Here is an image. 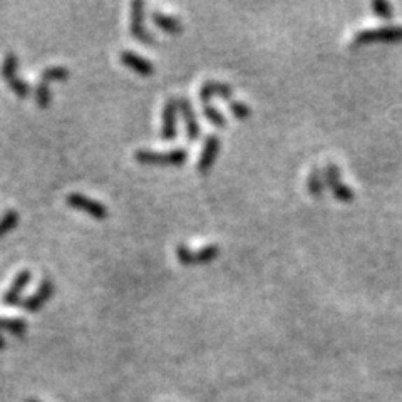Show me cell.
Returning a JSON list of instances; mask_svg holds the SVG:
<instances>
[{
    "instance_id": "6da1fadb",
    "label": "cell",
    "mask_w": 402,
    "mask_h": 402,
    "mask_svg": "<svg viewBox=\"0 0 402 402\" xmlns=\"http://www.w3.org/2000/svg\"><path fill=\"white\" fill-rule=\"evenodd\" d=\"M379 42H384V44H397V42H402V25H389V27L359 31L352 39V47L379 44Z\"/></svg>"
},
{
    "instance_id": "7a4b0ae2",
    "label": "cell",
    "mask_w": 402,
    "mask_h": 402,
    "mask_svg": "<svg viewBox=\"0 0 402 402\" xmlns=\"http://www.w3.org/2000/svg\"><path fill=\"white\" fill-rule=\"evenodd\" d=\"M136 161L139 165L148 166H181L186 161L188 153L186 149H173V151L166 153H156L148 151V149H139L136 151Z\"/></svg>"
},
{
    "instance_id": "3957f363",
    "label": "cell",
    "mask_w": 402,
    "mask_h": 402,
    "mask_svg": "<svg viewBox=\"0 0 402 402\" xmlns=\"http://www.w3.org/2000/svg\"><path fill=\"white\" fill-rule=\"evenodd\" d=\"M2 76L8 84V88L15 92L17 97L25 99L31 96V85H29L19 76V59L14 53H8L2 62Z\"/></svg>"
},
{
    "instance_id": "277c9868",
    "label": "cell",
    "mask_w": 402,
    "mask_h": 402,
    "mask_svg": "<svg viewBox=\"0 0 402 402\" xmlns=\"http://www.w3.org/2000/svg\"><path fill=\"white\" fill-rule=\"evenodd\" d=\"M130 32L136 41L144 46H155L156 39L151 32L144 27V4L136 0L131 4V19H130Z\"/></svg>"
},
{
    "instance_id": "5b68a950",
    "label": "cell",
    "mask_w": 402,
    "mask_h": 402,
    "mask_svg": "<svg viewBox=\"0 0 402 402\" xmlns=\"http://www.w3.org/2000/svg\"><path fill=\"white\" fill-rule=\"evenodd\" d=\"M66 203L69 205L71 208L79 209V212H84L85 215H89L94 220H106L109 216L108 208L101 203V201L89 198V196L81 195V193H71L66 198Z\"/></svg>"
},
{
    "instance_id": "8992f818",
    "label": "cell",
    "mask_w": 402,
    "mask_h": 402,
    "mask_svg": "<svg viewBox=\"0 0 402 402\" xmlns=\"http://www.w3.org/2000/svg\"><path fill=\"white\" fill-rule=\"evenodd\" d=\"M218 254H220V247L218 245H208L201 248V250H191L185 245H178L176 248V258L183 265L209 263L216 258Z\"/></svg>"
},
{
    "instance_id": "52a82bcc",
    "label": "cell",
    "mask_w": 402,
    "mask_h": 402,
    "mask_svg": "<svg viewBox=\"0 0 402 402\" xmlns=\"http://www.w3.org/2000/svg\"><path fill=\"white\" fill-rule=\"evenodd\" d=\"M324 176L325 183H327V186L331 188V191L337 200L342 201V203H350V201L354 200V196L356 195H354L352 188L345 185V183L340 179L339 166L333 165V162H328L324 169Z\"/></svg>"
},
{
    "instance_id": "ba28073f",
    "label": "cell",
    "mask_w": 402,
    "mask_h": 402,
    "mask_svg": "<svg viewBox=\"0 0 402 402\" xmlns=\"http://www.w3.org/2000/svg\"><path fill=\"white\" fill-rule=\"evenodd\" d=\"M55 292V285L54 282L49 279V277H46V279H42V282L37 286V290L34 292L31 297L27 298V300H24V310L25 312H31V314H36V312H39L42 307L46 305L47 302L53 298V295Z\"/></svg>"
},
{
    "instance_id": "9c48e42d",
    "label": "cell",
    "mask_w": 402,
    "mask_h": 402,
    "mask_svg": "<svg viewBox=\"0 0 402 402\" xmlns=\"http://www.w3.org/2000/svg\"><path fill=\"white\" fill-rule=\"evenodd\" d=\"M178 99L171 97L166 101L165 108H162V126H161V139L173 141L178 136Z\"/></svg>"
},
{
    "instance_id": "30bf717a",
    "label": "cell",
    "mask_w": 402,
    "mask_h": 402,
    "mask_svg": "<svg viewBox=\"0 0 402 402\" xmlns=\"http://www.w3.org/2000/svg\"><path fill=\"white\" fill-rule=\"evenodd\" d=\"M178 108L183 116V121H185L188 141H196L201 136V127L198 119H196L193 104H191V101L186 99V97H179Z\"/></svg>"
},
{
    "instance_id": "8fae6325",
    "label": "cell",
    "mask_w": 402,
    "mask_h": 402,
    "mask_svg": "<svg viewBox=\"0 0 402 402\" xmlns=\"http://www.w3.org/2000/svg\"><path fill=\"white\" fill-rule=\"evenodd\" d=\"M220 148H221L220 138H218L216 134L208 136L207 141H205L203 151H201V155H200L198 166H196L201 174L208 173V171L212 169V166L215 165V161H216V158H218V153H220Z\"/></svg>"
},
{
    "instance_id": "7c38bea8",
    "label": "cell",
    "mask_w": 402,
    "mask_h": 402,
    "mask_svg": "<svg viewBox=\"0 0 402 402\" xmlns=\"http://www.w3.org/2000/svg\"><path fill=\"white\" fill-rule=\"evenodd\" d=\"M198 96L203 104H209L212 97H223L226 101H232L233 88L225 83H220V81H207V83L200 88Z\"/></svg>"
},
{
    "instance_id": "4fadbf2b",
    "label": "cell",
    "mask_w": 402,
    "mask_h": 402,
    "mask_svg": "<svg viewBox=\"0 0 402 402\" xmlns=\"http://www.w3.org/2000/svg\"><path fill=\"white\" fill-rule=\"evenodd\" d=\"M121 62L124 66L127 67V69L134 71L136 74L139 76H153L155 74V64L151 61H148V59L141 57L139 54L132 53V50H123L121 55Z\"/></svg>"
},
{
    "instance_id": "5bb4252c",
    "label": "cell",
    "mask_w": 402,
    "mask_h": 402,
    "mask_svg": "<svg viewBox=\"0 0 402 402\" xmlns=\"http://www.w3.org/2000/svg\"><path fill=\"white\" fill-rule=\"evenodd\" d=\"M31 279H32L31 270L19 272V275L15 277L12 285L8 286L6 295H4V303H6V305H15V303H19L24 290L27 289L29 284H31Z\"/></svg>"
},
{
    "instance_id": "9a60e30c",
    "label": "cell",
    "mask_w": 402,
    "mask_h": 402,
    "mask_svg": "<svg viewBox=\"0 0 402 402\" xmlns=\"http://www.w3.org/2000/svg\"><path fill=\"white\" fill-rule=\"evenodd\" d=\"M151 19H153V22L156 24V27H160L162 32L171 34V36H178V34H181L183 31H185V25H183L181 20L176 19V17L166 15L165 12L153 11Z\"/></svg>"
},
{
    "instance_id": "2e32d148",
    "label": "cell",
    "mask_w": 402,
    "mask_h": 402,
    "mask_svg": "<svg viewBox=\"0 0 402 402\" xmlns=\"http://www.w3.org/2000/svg\"><path fill=\"white\" fill-rule=\"evenodd\" d=\"M307 190H309V193L314 196V198H320V196L324 195L325 191V176H324V171L317 168H312L309 176H307Z\"/></svg>"
},
{
    "instance_id": "e0dca14e",
    "label": "cell",
    "mask_w": 402,
    "mask_h": 402,
    "mask_svg": "<svg viewBox=\"0 0 402 402\" xmlns=\"http://www.w3.org/2000/svg\"><path fill=\"white\" fill-rule=\"evenodd\" d=\"M29 325L25 324L22 319H8V317H0V332L7 331L14 333L17 337H22L27 332Z\"/></svg>"
},
{
    "instance_id": "ac0fdd59",
    "label": "cell",
    "mask_w": 402,
    "mask_h": 402,
    "mask_svg": "<svg viewBox=\"0 0 402 402\" xmlns=\"http://www.w3.org/2000/svg\"><path fill=\"white\" fill-rule=\"evenodd\" d=\"M71 76V72L67 67L64 66H50L47 69L42 71L41 81L42 83H53V81H66Z\"/></svg>"
},
{
    "instance_id": "d6986e66",
    "label": "cell",
    "mask_w": 402,
    "mask_h": 402,
    "mask_svg": "<svg viewBox=\"0 0 402 402\" xmlns=\"http://www.w3.org/2000/svg\"><path fill=\"white\" fill-rule=\"evenodd\" d=\"M17 225H19V213L15 209H8L6 215L0 218V238L11 233Z\"/></svg>"
},
{
    "instance_id": "ffe728a7",
    "label": "cell",
    "mask_w": 402,
    "mask_h": 402,
    "mask_svg": "<svg viewBox=\"0 0 402 402\" xmlns=\"http://www.w3.org/2000/svg\"><path fill=\"white\" fill-rule=\"evenodd\" d=\"M34 97H36L37 106H39L41 109H46L47 106L50 104V99H53V96H50L49 84L39 81V84L36 85V91H34Z\"/></svg>"
},
{
    "instance_id": "44dd1931",
    "label": "cell",
    "mask_w": 402,
    "mask_h": 402,
    "mask_svg": "<svg viewBox=\"0 0 402 402\" xmlns=\"http://www.w3.org/2000/svg\"><path fill=\"white\" fill-rule=\"evenodd\" d=\"M370 8L375 15L380 17V19L389 20L394 17V7H392L389 2H386V0H374V2L370 4Z\"/></svg>"
},
{
    "instance_id": "7402d4cb",
    "label": "cell",
    "mask_w": 402,
    "mask_h": 402,
    "mask_svg": "<svg viewBox=\"0 0 402 402\" xmlns=\"http://www.w3.org/2000/svg\"><path fill=\"white\" fill-rule=\"evenodd\" d=\"M203 113H205V118H207L213 126L226 127L225 116L216 108H213L212 104H203Z\"/></svg>"
},
{
    "instance_id": "603a6c76",
    "label": "cell",
    "mask_w": 402,
    "mask_h": 402,
    "mask_svg": "<svg viewBox=\"0 0 402 402\" xmlns=\"http://www.w3.org/2000/svg\"><path fill=\"white\" fill-rule=\"evenodd\" d=\"M230 111L233 113L235 118L238 119H247L251 114V108L247 104V102L242 101H230Z\"/></svg>"
},
{
    "instance_id": "cb8c5ba5",
    "label": "cell",
    "mask_w": 402,
    "mask_h": 402,
    "mask_svg": "<svg viewBox=\"0 0 402 402\" xmlns=\"http://www.w3.org/2000/svg\"><path fill=\"white\" fill-rule=\"evenodd\" d=\"M4 347H6V339H4L2 332H0V350H4Z\"/></svg>"
},
{
    "instance_id": "d4e9b609",
    "label": "cell",
    "mask_w": 402,
    "mask_h": 402,
    "mask_svg": "<svg viewBox=\"0 0 402 402\" xmlns=\"http://www.w3.org/2000/svg\"><path fill=\"white\" fill-rule=\"evenodd\" d=\"M25 402H41V401H37V399H27Z\"/></svg>"
}]
</instances>
